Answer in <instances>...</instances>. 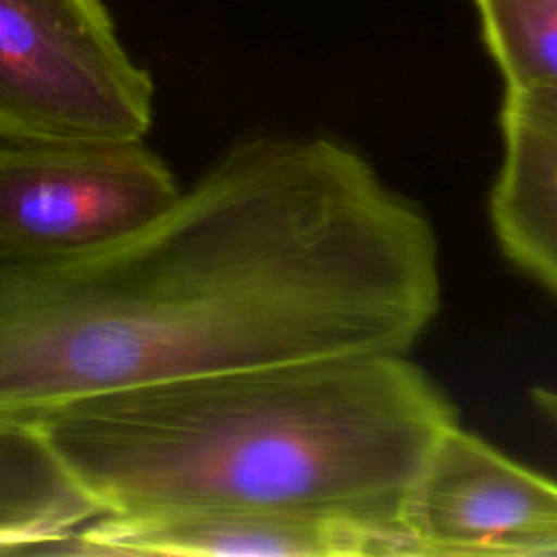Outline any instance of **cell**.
Instances as JSON below:
<instances>
[{"label": "cell", "instance_id": "obj_1", "mask_svg": "<svg viewBox=\"0 0 557 557\" xmlns=\"http://www.w3.org/2000/svg\"><path fill=\"white\" fill-rule=\"evenodd\" d=\"M440 309L426 215L329 137L228 148L144 226L0 257V420L248 366L407 352Z\"/></svg>", "mask_w": 557, "mask_h": 557}, {"label": "cell", "instance_id": "obj_2", "mask_svg": "<svg viewBox=\"0 0 557 557\" xmlns=\"http://www.w3.org/2000/svg\"><path fill=\"white\" fill-rule=\"evenodd\" d=\"M35 424L104 513L298 511L403 529L457 411L405 352H355L100 394Z\"/></svg>", "mask_w": 557, "mask_h": 557}, {"label": "cell", "instance_id": "obj_3", "mask_svg": "<svg viewBox=\"0 0 557 557\" xmlns=\"http://www.w3.org/2000/svg\"><path fill=\"white\" fill-rule=\"evenodd\" d=\"M152 100L102 0H0V139L139 141Z\"/></svg>", "mask_w": 557, "mask_h": 557}, {"label": "cell", "instance_id": "obj_4", "mask_svg": "<svg viewBox=\"0 0 557 557\" xmlns=\"http://www.w3.org/2000/svg\"><path fill=\"white\" fill-rule=\"evenodd\" d=\"M181 189L144 139H0V257L94 250L157 218Z\"/></svg>", "mask_w": 557, "mask_h": 557}, {"label": "cell", "instance_id": "obj_5", "mask_svg": "<svg viewBox=\"0 0 557 557\" xmlns=\"http://www.w3.org/2000/svg\"><path fill=\"white\" fill-rule=\"evenodd\" d=\"M400 522L411 557L557 555V481L457 422L418 470Z\"/></svg>", "mask_w": 557, "mask_h": 557}, {"label": "cell", "instance_id": "obj_6", "mask_svg": "<svg viewBox=\"0 0 557 557\" xmlns=\"http://www.w3.org/2000/svg\"><path fill=\"white\" fill-rule=\"evenodd\" d=\"M81 555L411 557L403 529L298 511L102 513L76 533Z\"/></svg>", "mask_w": 557, "mask_h": 557}, {"label": "cell", "instance_id": "obj_7", "mask_svg": "<svg viewBox=\"0 0 557 557\" xmlns=\"http://www.w3.org/2000/svg\"><path fill=\"white\" fill-rule=\"evenodd\" d=\"M490 218L503 252L557 296V107L505 96Z\"/></svg>", "mask_w": 557, "mask_h": 557}, {"label": "cell", "instance_id": "obj_8", "mask_svg": "<svg viewBox=\"0 0 557 557\" xmlns=\"http://www.w3.org/2000/svg\"><path fill=\"white\" fill-rule=\"evenodd\" d=\"M102 513L35 422L0 420V553H74Z\"/></svg>", "mask_w": 557, "mask_h": 557}, {"label": "cell", "instance_id": "obj_9", "mask_svg": "<svg viewBox=\"0 0 557 557\" xmlns=\"http://www.w3.org/2000/svg\"><path fill=\"white\" fill-rule=\"evenodd\" d=\"M505 96L557 107V0H476Z\"/></svg>", "mask_w": 557, "mask_h": 557}, {"label": "cell", "instance_id": "obj_10", "mask_svg": "<svg viewBox=\"0 0 557 557\" xmlns=\"http://www.w3.org/2000/svg\"><path fill=\"white\" fill-rule=\"evenodd\" d=\"M533 405L557 429V389H553V387H535L533 389Z\"/></svg>", "mask_w": 557, "mask_h": 557}]
</instances>
